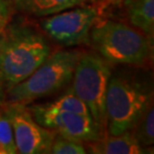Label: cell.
Returning <instances> with one entry per match:
<instances>
[{
	"instance_id": "6da1fadb",
	"label": "cell",
	"mask_w": 154,
	"mask_h": 154,
	"mask_svg": "<svg viewBox=\"0 0 154 154\" xmlns=\"http://www.w3.org/2000/svg\"><path fill=\"white\" fill-rule=\"evenodd\" d=\"M49 54L50 48L38 31L9 23L0 44V85L7 91L25 80Z\"/></svg>"
},
{
	"instance_id": "7a4b0ae2",
	"label": "cell",
	"mask_w": 154,
	"mask_h": 154,
	"mask_svg": "<svg viewBox=\"0 0 154 154\" xmlns=\"http://www.w3.org/2000/svg\"><path fill=\"white\" fill-rule=\"evenodd\" d=\"M89 45L108 62L141 65L152 55V42L127 24L106 20L95 23Z\"/></svg>"
},
{
	"instance_id": "3957f363",
	"label": "cell",
	"mask_w": 154,
	"mask_h": 154,
	"mask_svg": "<svg viewBox=\"0 0 154 154\" xmlns=\"http://www.w3.org/2000/svg\"><path fill=\"white\" fill-rule=\"evenodd\" d=\"M81 54L76 49L49 54L31 75L6 91L7 103L28 104L62 89L71 81Z\"/></svg>"
},
{
	"instance_id": "277c9868",
	"label": "cell",
	"mask_w": 154,
	"mask_h": 154,
	"mask_svg": "<svg viewBox=\"0 0 154 154\" xmlns=\"http://www.w3.org/2000/svg\"><path fill=\"white\" fill-rule=\"evenodd\" d=\"M111 76L109 62L96 52L80 55L72 76L71 89L88 107L101 136H105V97Z\"/></svg>"
},
{
	"instance_id": "5b68a950",
	"label": "cell",
	"mask_w": 154,
	"mask_h": 154,
	"mask_svg": "<svg viewBox=\"0 0 154 154\" xmlns=\"http://www.w3.org/2000/svg\"><path fill=\"white\" fill-rule=\"evenodd\" d=\"M149 104V95L141 86L123 77H111L105 97L107 134L119 135L132 131Z\"/></svg>"
},
{
	"instance_id": "8992f818",
	"label": "cell",
	"mask_w": 154,
	"mask_h": 154,
	"mask_svg": "<svg viewBox=\"0 0 154 154\" xmlns=\"http://www.w3.org/2000/svg\"><path fill=\"white\" fill-rule=\"evenodd\" d=\"M97 17L98 12L94 7L81 6L44 18L41 20V27L48 36L61 45L89 44L90 30L96 23Z\"/></svg>"
},
{
	"instance_id": "52a82bcc",
	"label": "cell",
	"mask_w": 154,
	"mask_h": 154,
	"mask_svg": "<svg viewBox=\"0 0 154 154\" xmlns=\"http://www.w3.org/2000/svg\"><path fill=\"white\" fill-rule=\"evenodd\" d=\"M3 110L11 123L18 153H50L56 132L39 125L29 112L26 104L7 103Z\"/></svg>"
},
{
	"instance_id": "ba28073f",
	"label": "cell",
	"mask_w": 154,
	"mask_h": 154,
	"mask_svg": "<svg viewBox=\"0 0 154 154\" xmlns=\"http://www.w3.org/2000/svg\"><path fill=\"white\" fill-rule=\"evenodd\" d=\"M27 108L39 125L56 133L82 142H93L102 138L90 116L59 110L49 103L27 105Z\"/></svg>"
},
{
	"instance_id": "9c48e42d",
	"label": "cell",
	"mask_w": 154,
	"mask_h": 154,
	"mask_svg": "<svg viewBox=\"0 0 154 154\" xmlns=\"http://www.w3.org/2000/svg\"><path fill=\"white\" fill-rule=\"evenodd\" d=\"M90 143L92 153L99 154H141L147 153L145 147L141 146L131 131L119 135L103 136L99 140Z\"/></svg>"
},
{
	"instance_id": "30bf717a",
	"label": "cell",
	"mask_w": 154,
	"mask_h": 154,
	"mask_svg": "<svg viewBox=\"0 0 154 154\" xmlns=\"http://www.w3.org/2000/svg\"><path fill=\"white\" fill-rule=\"evenodd\" d=\"M124 6L131 25L153 42L154 0H125Z\"/></svg>"
},
{
	"instance_id": "8fae6325",
	"label": "cell",
	"mask_w": 154,
	"mask_h": 154,
	"mask_svg": "<svg viewBox=\"0 0 154 154\" xmlns=\"http://www.w3.org/2000/svg\"><path fill=\"white\" fill-rule=\"evenodd\" d=\"M86 0H12L18 10L35 17L49 16L75 6L83 5Z\"/></svg>"
},
{
	"instance_id": "7c38bea8",
	"label": "cell",
	"mask_w": 154,
	"mask_h": 154,
	"mask_svg": "<svg viewBox=\"0 0 154 154\" xmlns=\"http://www.w3.org/2000/svg\"><path fill=\"white\" fill-rule=\"evenodd\" d=\"M134 137L143 147H148L154 142V111L152 103L146 107L145 111L138 119L134 128Z\"/></svg>"
},
{
	"instance_id": "4fadbf2b",
	"label": "cell",
	"mask_w": 154,
	"mask_h": 154,
	"mask_svg": "<svg viewBox=\"0 0 154 154\" xmlns=\"http://www.w3.org/2000/svg\"><path fill=\"white\" fill-rule=\"evenodd\" d=\"M52 107L57 108L59 110H64V111H69L73 113H78V114L90 116L88 107L86 104L80 99L78 96H76L72 89L70 88L66 91V93L59 97L53 102L49 103Z\"/></svg>"
},
{
	"instance_id": "5bb4252c",
	"label": "cell",
	"mask_w": 154,
	"mask_h": 154,
	"mask_svg": "<svg viewBox=\"0 0 154 154\" xmlns=\"http://www.w3.org/2000/svg\"><path fill=\"white\" fill-rule=\"evenodd\" d=\"M50 153L54 154H85L86 148L83 146L82 141L74 138L66 137L56 133L52 142Z\"/></svg>"
},
{
	"instance_id": "9a60e30c",
	"label": "cell",
	"mask_w": 154,
	"mask_h": 154,
	"mask_svg": "<svg viewBox=\"0 0 154 154\" xmlns=\"http://www.w3.org/2000/svg\"><path fill=\"white\" fill-rule=\"evenodd\" d=\"M0 150L2 154L18 153L14 142L11 123L4 110L0 111Z\"/></svg>"
},
{
	"instance_id": "2e32d148",
	"label": "cell",
	"mask_w": 154,
	"mask_h": 154,
	"mask_svg": "<svg viewBox=\"0 0 154 154\" xmlns=\"http://www.w3.org/2000/svg\"><path fill=\"white\" fill-rule=\"evenodd\" d=\"M13 10L14 5L12 0H0V44L11 21Z\"/></svg>"
},
{
	"instance_id": "e0dca14e",
	"label": "cell",
	"mask_w": 154,
	"mask_h": 154,
	"mask_svg": "<svg viewBox=\"0 0 154 154\" xmlns=\"http://www.w3.org/2000/svg\"><path fill=\"white\" fill-rule=\"evenodd\" d=\"M0 154H2V152H1V150H0Z\"/></svg>"
},
{
	"instance_id": "ac0fdd59",
	"label": "cell",
	"mask_w": 154,
	"mask_h": 154,
	"mask_svg": "<svg viewBox=\"0 0 154 154\" xmlns=\"http://www.w3.org/2000/svg\"><path fill=\"white\" fill-rule=\"evenodd\" d=\"M91 1H96V0H91Z\"/></svg>"
}]
</instances>
